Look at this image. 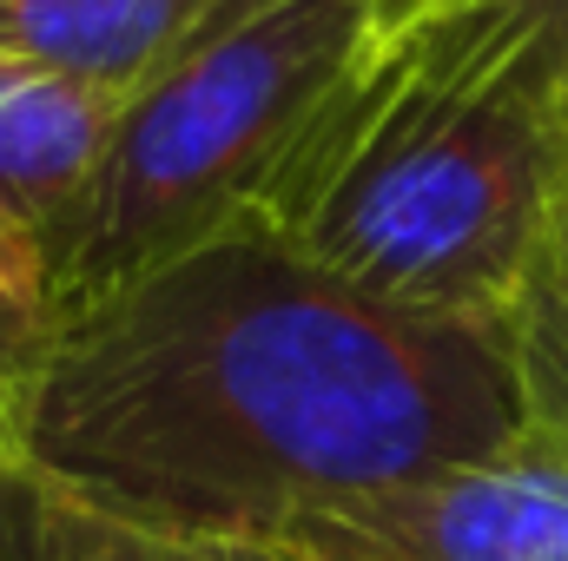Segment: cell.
I'll use <instances>...</instances> for the list:
<instances>
[{"mask_svg":"<svg viewBox=\"0 0 568 561\" xmlns=\"http://www.w3.org/2000/svg\"><path fill=\"white\" fill-rule=\"evenodd\" d=\"M219 0H0V60L133 100Z\"/></svg>","mask_w":568,"mask_h":561,"instance_id":"cell-6","label":"cell"},{"mask_svg":"<svg viewBox=\"0 0 568 561\" xmlns=\"http://www.w3.org/2000/svg\"><path fill=\"white\" fill-rule=\"evenodd\" d=\"M272 549L291 561H568V449L523 429L483 462L297 516Z\"/></svg>","mask_w":568,"mask_h":561,"instance_id":"cell-4","label":"cell"},{"mask_svg":"<svg viewBox=\"0 0 568 561\" xmlns=\"http://www.w3.org/2000/svg\"><path fill=\"white\" fill-rule=\"evenodd\" d=\"M523 429L503 317L364 297L239 225L53 324L13 482L100 536L272 549Z\"/></svg>","mask_w":568,"mask_h":561,"instance_id":"cell-1","label":"cell"},{"mask_svg":"<svg viewBox=\"0 0 568 561\" xmlns=\"http://www.w3.org/2000/svg\"><path fill=\"white\" fill-rule=\"evenodd\" d=\"M120 100L0 60V272L47 304L53 252L100 172Z\"/></svg>","mask_w":568,"mask_h":561,"instance_id":"cell-5","label":"cell"},{"mask_svg":"<svg viewBox=\"0 0 568 561\" xmlns=\"http://www.w3.org/2000/svg\"><path fill=\"white\" fill-rule=\"evenodd\" d=\"M371 33V0H219V13L120 106L47 272L53 324L252 225L291 140Z\"/></svg>","mask_w":568,"mask_h":561,"instance_id":"cell-3","label":"cell"},{"mask_svg":"<svg viewBox=\"0 0 568 561\" xmlns=\"http://www.w3.org/2000/svg\"><path fill=\"white\" fill-rule=\"evenodd\" d=\"M60 529H67V542H60L47 561H106V549H100L93 529H80V522H67V516H60Z\"/></svg>","mask_w":568,"mask_h":561,"instance_id":"cell-11","label":"cell"},{"mask_svg":"<svg viewBox=\"0 0 568 561\" xmlns=\"http://www.w3.org/2000/svg\"><path fill=\"white\" fill-rule=\"evenodd\" d=\"M449 13L568 140V0H443Z\"/></svg>","mask_w":568,"mask_h":561,"instance_id":"cell-8","label":"cell"},{"mask_svg":"<svg viewBox=\"0 0 568 561\" xmlns=\"http://www.w3.org/2000/svg\"><path fill=\"white\" fill-rule=\"evenodd\" d=\"M503 337L529 429L568 449V198L556 205L529 272L503 304Z\"/></svg>","mask_w":568,"mask_h":561,"instance_id":"cell-7","label":"cell"},{"mask_svg":"<svg viewBox=\"0 0 568 561\" xmlns=\"http://www.w3.org/2000/svg\"><path fill=\"white\" fill-rule=\"evenodd\" d=\"M562 198L568 140L449 13H417L317 100L252 225L364 297L503 317Z\"/></svg>","mask_w":568,"mask_h":561,"instance_id":"cell-2","label":"cell"},{"mask_svg":"<svg viewBox=\"0 0 568 561\" xmlns=\"http://www.w3.org/2000/svg\"><path fill=\"white\" fill-rule=\"evenodd\" d=\"M47 350H53V310L0 272V476H13L20 462V429L33 410Z\"/></svg>","mask_w":568,"mask_h":561,"instance_id":"cell-9","label":"cell"},{"mask_svg":"<svg viewBox=\"0 0 568 561\" xmlns=\"http://www.w3.org/2000/svg\"><path fill=\"white\" fill-rule=\"evenodd\" d=\"M100 549H106V561H291L278 549H252V542H140V536H100Z\"/></svg>","mask_w":568,"mask_h":561,"instance_id":"cell-10","label":"cell"}]
</instances>
